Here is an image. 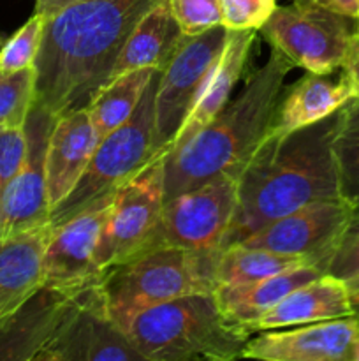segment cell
Here are the masks:
<instances>
[{
  "instance_id": "1",
  "label": "cell",
  "mask_w": 359,
  "mask_h": 361,
  "mask_svg": "<svg viewBox=\"0 0 359 361\" xmlns=\"http://www.w3.org/2000/svg\"><path fill=\"white\" fill-rule=\"evenodd\" d=\"M158 0H74L44 18L35 102L53 116L90 106L144 14Z\"/></svg>"
},
{
  "instance_id": "2",
  "label": "cell",
  "mask_w": 359,
  "mask_h": 361,
  "mask_svg": "<svg viewBox=\"0 0 359 361\" xmlns=\"http://www.w3.org/2000/svg\"><path fill=\"white\" fill-rule=\"evenodd\" d=\"M338 111L287 136L264 137L238 176V204L220 250L306 204L340 201L331 148Z\"/></svg>"
},
{
  "instance_id": "3",
  "label": "cell",
  "mask_w": 359,
  "mask_h": 361,
  "mask_svg": "<svg viewBox=\"0 0 359 361\" xmlns=\"http://www.w3.org/2000/svg\"><path fill=\"white\" fill-rule=\"evenodd\" d=\"M291 60L271 48L266 63L253 71L234 99L210 123L164 162V200H172L218 176L241 175L273 126Z\"/></svg>"
},
{
  "instance_id": "4",
  "label": "cell",
  "mask_w": 359,
  "mask_h": 361,
  "mask_svg": "<svg viewBox=\"0 0 359 361\" xmlns=\"http://www.w3.org/2000/svg\"><path fill=\"white\" fill-rule=\"evenodd\" d=\"M143 361H232L243 356L250 331L232 323L215 293H192L137 314L125 328Z\"/></svg>"
},
{
  "instance_id": "5",
  "label": "cell",
  "mask_w": 359,
  "mask_h": 361,
  "mask_svg": "<svg viewBox=\"0 0 359 361\" xmlns=\"http://www.w3.org/2000/svg\"><path fill=\"white\" fill-rule=\"evenodd\" d=\"M218 252L158 247L102 268L97 286L106 312L125 334L137 314L158 303L192 293H213Z\"/></svg>"
},
{
  "instance_id": "6",
  "label": "cell",
  "mask_w": 359,
  "mask_h": 361,
  "mask_svg": "<svg viewBox=\"0 0 359 361\" xmlns=\"http://www.w3.org/2000/svg\"><path fill=\"white\" fill-rule=\"evenodd\" d=\"M158 78L160 71H155L132 116L102 137L74 189L49 212L51 228L111 201L113 194L151 161Z\"/></svg>"
},
{
  "instance_id": "7",
  "label": "cell",
  "mask_w": 359,
  "mask_h": 361,
  "mask_svg": "<svg viewBox=\"0 0 359 361\" xmlns=\"http://www.w3.org/2000/svg\"><path fill=\"white\" fill-rule=\"evenodd\" d=\"M97 279L81 286L42 284L23 305L0 321V360L60 361V351L92 296Z\"/></svg>"
},
{
  "instance_id": "8",
  "label": "cell",
  "mask_w": 359,
  "mask_h": 361,
  "mask_svg": "<svg viewBox=\"0 0 359 361\" xmlns=\"http://www.w3.org/2000/svg\"><path fill=\"white\" fill-rule=\"evenodd\" d=\"M355 21L308 0H292L289 6L275 7L259 30L294 67L333 74L344 66Z\"/></svg>"
},
{
  "instance_id": "9",
  "label": "cell",
  "mask_w": 359,
  "mask_h": 361,
  "mask_svg": "<svg viewBox=\"0 0 359 361\" xmlns=\"http://www.w3.org/2000/svg\"><path fill=\"white\" fill-rule=\"evenodd\" d=\"M168 150L123 183L111 197L97 249L99 271L150 249L164 210V162Z\"/></svg>"
},
{
  "instance_id": "10",
  "label": "cell",
  "mask_w": 359,
  "mask_h": 361,
  "mask_svg": "<svg viewBox=\"0 0 359 361\" xmlns=\"http://www.w3.org/2000/svg\"><path fill=\"white\" fill-rule=\"evenodd\" d=\"M227 39L229 30L224 25L196 37H185L169 66L160 73L155 90V154L160 150H168L169 154L172 140L203 94Z\"/></svg>"
},
{
  "instance_id": "11",
  "label": "cell",
  "mask_w": 359,
  "mask_h": 361,
  "mask_svg": "<svg viewBox=\"0 0 359 361\" xmlns=\"http://www.w3.org/2000/svg\"><path fill=\"white\" fill-rule=\"evenodd\" d=\"M236 204L238 178L227 175L168 200L150 249L220 250L234 219Z\"/></svg>"
},
{
  "instance_id": "12",
  "label": "cell",
  "mask_w": 359,
  "mask_h": 361,
  "mask_svg": "<svg viewBox=\"0 0 359 361\" xmlns=\"http://www.w3.org/2000/svg\"><path fill=\"white\" fill-rule=\"evenodd\" d=\"M55 116L34 104L27 130V157L13 180L0 192V240L34 231L49 224V200L46 183V150Z\"/></svg>"
},
{
  "instance_id": "13",
  "label": "cell",
  "mask_w": 359,
  "mask_h": 361,
  "mask_svg": "<svg viewBox=\"0 0 359 361\" xmlns=\"http://www.w3.org/2000/svg\"><path fill=\"white\" fill-rule=\"evenodd\" d=\"M352 215L344 201H319L271 221L238 243L306 257L326 274Z\"/></svg>"
},
{
  "instance_id": "14",
  "label": "cell",
  "mask_w": 359,
  "mask_h": 361,
  "mask_svg": "<svg viewBox=\"0 0 359 361\" xmlns=\"http://www.w3.org/2000/svg\"><path fill=\"white\" fill-rule=\"evenodd\" d=\"M359 341L355 316L319 321L280 330L259 331L248 338L241 358L263 361H352Z\"/></svg>"
},
{
  "instance_id": "15",
  "label": "cell",
  "mask_w": 359,
  "mask_h": 361,
  "mask_svg": "<svg viewBox=\"0 0 359 361\" xmlns=\"http://www.w3.org/2000/svg\"><path fill=\"white\" fill-rule=\"evenodd\" d=\"M109 203L83 212L58 226H49L44 249V282L53 286H81L97 279V249L108 217Z\"/></svg>"
},
{
  "instance_id": "16",
  "label": "cell",
  "mask_w": 359,
  "mask_h": 361,
  "mask_svg": "<svg viewBox=\"0 0 359 361\" xmlns=\"http://www.w3.org/2000/svg\"><path fill=\"white\" fill-rule=\"evenodd\" d=\"M101 143L88 108L56 116L46 150V183L49 208H55L74 189Z\"/></svg>"
},
{
  "instance_id": "17",
  "label": "cell",
  "mask_w": 359,
  "mask_h": 361,
  "mask_svg": "<svg viewBox=\"0 0 359 361\" xmlns=\"http://www.w3.org/2000/svg\"><path fill=\"white\" fill-rule=\"evenodd\" d=\"M352 97H355V90L344 71L336 80H331L329 74L306 71L296 83L284 88L267 136H287L313 126L336 113Z\"/></svg>"
},
{
  "instance_id": "18",
  "label": "cell",
  "mask_w": 359,
  "mask_h": 361,
  "mask_svg": "<svg viewBox=\"0 0 359 361\" xmlns=\"http://www.w3.org/2000/svg\"><path fill=\"white\" fill-rule=\"evenodd\" d=\"M351 316H354V309L347 282L322 274L289 293L273 309L250 324L248 330L250 334H259Z\"/></svg>"
},
{
  "instance_id": "19",
  "label": "cell",
  "mask_w": 359,
  "mask_h": 361,
  "mask_svg": "<svg viewBox=\"0 0 359 361\" xmlns=\"http://www.w3.org/2000/svg\"><path fill=\"white\" fill-rule=\"evenodd\" d=\"M256 39L257 30H229L227 44H225L217 66L208 78L203 94L197 99L192 111L189 113L176 137L172 140L169 152L178 150L187 141L192 140L231 101L232 90L241 80L246 62L252 55Z\"/></svg>"
},
{
  "instance_id": "20",
  "label": "cell",
  "mask_w": 359,
  "mask_h": 361,
  "mask_svg": "<svg viewBox=\"0 0 359 361\" xmlns=\"http://www.w3.org/2000/svg\"><path fill=\"white\" fill-rule=\"evenodd\" d=\"M51 228L0 240V321L20 309L44 284V249Z\"/></svg>"
},
{
  "instance_id": "21",
  "label": "cell",
  "mask_w": 359,
  "mask_h": 361,
  "mask_svg": "<svg viewBox=\"0 0 359 361\" xmlns=\"http://www.w3.org/2000/svg\"><path fill=\"white\" fill-rule=\"evenodd\" d=\"M183 39L185 35L172 16L169 0H158L127 39L109 81L137 69H153L162 73L176 55Z\"/></svg>"
},
{
  "instance_id": "22",
  "label": "cell",
  "mask_w": 359,
  "mask_h": 361,
  "mask_svg": "<svg viewBox=\"0 0 359 361\" xmlns=\"http://www.w3.org/2000/svg\"><path fill=\"white\" fill-rule=\"evenodd\" d=\"M322 274L324 270L319 267L306 264L246 284L217 286L213 293L224 316L248 330L250 324L273 309L289 293Z\"/></svg>"
},
{
  "instance_id": "23",
  "label": "cell",
  "mask_w": 359,
  "mask_h": 361,
  "mask_svg": "<svg viewBox=\"0 0 359 361\" xmlns=\"http://www.w3.org/2000/svg\"><path fill=\"white\" fill-rule=\"evenodd\" d=\"M313 264L312 261L301 256L273 252L267 249L246 247L243 243H232L218 252L217 267H215V281L217 286L246 284V282L260 281L292 268ZM317 267V264H313ZM322 270V268H320Z\"/></svg>"
},
{
  "instance_id": "24",
  "label": "cell",
  "mask_w": 359,
  "mask_h": 361,
  "mask_svg": "<svg viewBox=\"0 0 359 361\" xmlns=\"http://www.w3.org/2000/svg\"><path fill=\"white\" fill-rule=\"evenodd\" d=\"M153 74V69L130 71L109 81L95 95L88 106V113L101 140L132 116Z\"/></svg>"
},
{
  "instance_id": "25",
  "label": "cell",
  "mask_w": 359,
  "mask_h": 361,
  "mask_svg": "<svg viewBox=\"0 0 359 361\" xmlns=\"http://www.w3.org/2000/svg\"><path fill=\"white\" fill-rule=\"evenodd\" d=\"M331 148L340 201L359 214V97H352L338 111Z\"/></svg>"
},
{
  "instance_id": "26",
  "label": "cell",
  "mask_w": 359,
  "mask_h": 361,
  "mask_svg": "<svg viewBox=\"0 0 359 361\" xmlns=\"http://www.w3.org/2000/svg\"><path fill=\"white\" fill-rule=\"evenodd\" d=\"M35 102V67L0 73V129L25 127Z\"/></svg>"
},
{
  "instance_id": "27",
  "label": "cell",
  "mask_w": 359,
  "mask_h": 361,
  "mask_svg": "<svg viewBox=\"0 0 359 361\" xmlns=\"http://www.w3.org/2000/svg\"><path fill=\"white\" fill-rule=\"evenodd\" d=\"M44 16L34 13L0 49V73H16L35 63L44 30Z\"/></svg>"
},
{
  "instance_id": "28",
  "label": "cell",
  "mask_w": 359,
  "mask_h": 361,
  "mask_svg": "<svg viewBox=\"0 0 359 361\" xmlns=\"http://www.w3.org/2000/svg\"><path fill=\"white\" fill-rule=\"evenodd\" d=\"M169 7L185 37H196L222 25L218 0H169Z\"/></svg>"
},
{
  "instance_id": "29",
  "label": "cell",
  "mask_w": 359,
  "mask_h": 361,
  "mask_svg": "<svg viewBox=\"0 0 359 361\" xmlns=\"http://www.w3.org/2000/svg\"><path fill=\"white\" fill-rule=\"evenodd\" d=\"M220 20L227 30H257L277 7L271 0H218Z\"/></svg>"
},
{
  "instance_id": "30",
  "label": "cell",
  "mask_w": 359,
  "mask_h": 361,
  "mask_svg": "<svg viewBox=\"0 0 359 361\" xmlns=\"http://www.w3.org/2000/svg\"><path fill=\"white\" fill-rule=\"evenodd\" d=\"M326 274L345 282L359 277V214L352 215L351 222L345 228L327 263Z\"/></svg>"
},
{
  "instance_id": "31",
  "label": "cell",
  "mask_w": 359,
  "mask_h": 361,
  "mask_svg": "<svg viewBox=\"0 0 359 361\" xmlns=\"http://www.w3.org/2000/svg\"><path fill=\"white\" fill-rule=\"evenodd\" d=\"M27 147L28 140L25 127L0 129V192L23 166Z\"/></svg>"
},
{
  "instance_id": "32",
  "label": "cell",
  "mask_w": 359,
  "mask_h": 361,
  "mask_svg": "<svg viewBox=\"0 0 359 361\" xmlns=\"http://www.w3.org/2000/svg\"><path fill=\"white\" fill-rule=\"evenodd\" d=\"M341 71L351 80L352 87L355 90V97H359V37L355 34L352 35L351 42H348L347 55H345Z\"/></svg>"
},
{
  "instance_id": "33",
  "label": "cell",
  "mask_w": 359,
  "mask_h": 361,
  "mask_svg": "<svg viewBox=\"0 0 359 361\" xmlns=\"http://www.w3.org/2000/svg\"><path fill=\"white\" fill-rule=\"evenodd\" d=\"M308 2L317 4V6L324 7V9H329L333 13L344 14V16L359 18V4L358 0H308Z\"/></svg>"
},
{
  "instance_id": "34",
  "label": "cell",
  "mask_w": 359,
  "mask_h": 361,
  "mask_svg": "<svg viewBox=\"0 0 359 361\" xmlns=\"http://www.w3.org/2000/svg\"><path fill=\"white\" fill-rule=\"evenodd\" d=\"M70 2H74V0H35V13L42 14L44 18H49L65 6H69Z\"/></svg>"
},
{
  "instance_id": "35",
  "label": "cell",
  "mask_w": 359,
  "mask_h": 361,
  "mask_svg": "<svg viewBox=\"0 0 359 361\" xmlns=\"http://www.w3.org/2000/svg\"><path fill=\"white\" fill-rule=\"evenodd\" d=\"M352 309H354V316L359 319V293H351Z\"/></svg>"
},
{
  "instance_id": "36",
  "label": "cell",
  "mask_w": 359,
  "mask_h": 361,
  "mask_svg": "<svg viewBox=\"0 0 359 361\" xmlns=\"http://www.w3.org/2000/svg\"><path fill=\"white\" fill-rule=\"evenodd\" d=\"M347 286H348V289H351V293H359V277L348 281Z\"/></svg>"
},
{
  "instance_id": "37",
  "label": "cell",
  "mask_w": 359,
  "mask_h": 361,
  "mask_svg": "<svg viewBox=\"0 0 359 361\" xmlns=\"http://www.w3.org/2000/svg\"><path fill=\"white\" fill-rule=\"evenodd\" d=\"M352 361H359V341L355 342L354 353H352Z\"/></svg>"
},
{
  "instance_id": "38",
  "label": "cell",
  "mask_w": 359,
  "mask_h": 361,
  "mask_svg": "<svg viewBox=\"0 0 359 361\" xmlns=\"http://www.w3.org/2000/svg\"><path fill=\"white\" fill-rule=\"evenodd\" d=\"M355 35L359 37V18H358V21H355Z\"/></svg>"
},
{
  "instance_id": "39",
  "label": "cell",
  "mask_w": 359,
  "mask_h": 361,
  "mask_svg": "<svg viewBox=\"0 0 359 361\" xmlns=\"http://www.w3.org/2000/svg\"><path fill=\"white\" fill-rule=\"evenodd\" d=\"M271 2H277V0H271Z\"/></svg>"
},
{
  "instance_id": "40",
  "label": "cell",
  "mask_w": 359,
  "mask_h": 361,
  "mask_svg": "<svg viewBox=\"0 0 359 361\" xmlns=\"http://www.w3.org/2000/svg\"><path fill=\"white\" fill-rule=\"evenodd\" d=\"M358 4H359V0H358Z\"/></svg>"
}]
</instances>
